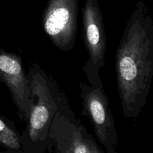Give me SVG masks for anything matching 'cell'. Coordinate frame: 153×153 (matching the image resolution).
<instances>
[{"mask_svg": "<svg viewBox=\"0 0 153 153\" xmlns=\"http://www.w3.org/2000/svg\"><path fill=\"white\" fill-rule=\"evenodd\" d=\"M79 86L82 114L92 123L98 140L106 148L112 147L116 142V131L109 100L104 88L92 87L84 82Z\"/></svg>", "mask_w": 153, "mask_h": 153, "instance_id": "cell-5", "label": "cell"}, {"mask_svg": "<svg viewBox=\"0 0 153 153\" xmlns=\"http://www.w3.org/2000/svg\"><path fill=\"white\" fill-rule=\"evenodd\" d=\"M83 132H84V135H85L86 137V139L87 142H88V146H89L90 147V149H91L92 153H102L100 152V149H99V148L97 146L96 143L94 142L92 137L90 135H88L87 131H86L85 128H84Z\"/></svg>", "mask_w": 153, "mask_h": 153, "instance_id": "cell-8", "label": "cell"}, {"mask_svg": "<svg viewBox=\"0 0 153 153\" xmlns=\"http://www.w3.org/2000/svg\"><path fill=\"white\" fill-rule=\"evenodd\" d=\"M82 13L84 44L88 55L82 71L91 86L103 88L100 71L104 64L106 38L98 0H86Z\"/></svg>", "mask_w": 153, "mask_h": 153, "instance_id": "cell-3", "label": "cell"}, {"mask_svg": "<svg viewBox=\"0 0 153 153\" xmlns=\"http://www.w3.org/2000/svg\"><path fill=\"white\" fill-rule=\"evenodd\" d=\"M0 81L5 84L10 91L17 109L18 117L26 122L31 108V91L22 58L19 55L0 52Z\"/></svg>", "mask_w": 153, "mask_h": 153, "instance_id": "cell-6", "label": "cell"}, {"mask_svg": "<svg viewBox=\"0 0 153 153\" xmlns=\"http://www.w3.org/2000/svg\"><path fill=\"white\" fill-rule=\"evenodd\" d=\"M79 0H48L42 15V27L52 44L64 52L75 45Z\"/></svg>", "mask_w": 153, "mask_h": 153, "instance_id": "cell-4", "label": "cell"}, {"mask_svg": "<svg viewBox=\"0 0 153 153\" xmlns=\"http://www.w3.org/2000/svg\"><path fill=\"white\" fill-rule=\"evenodd\" d=\"M118 93L124 117L136 119L153 78V19L142 0L130 14L116 54Z\"/></svg>", "mask_w": 153, "mask_h": 153, "instance_id": "cell-1", "label": "cell"}, {"mask_svg": "<svg viewBox=\"0 0 153 153\" xmlns=\"http://www.w3.org/2000/svg\"><path fill=\"white\" fill-rule=\"evenodd\" d=\"M0 143L9 149L17 150L21 148V138L15 128L0 118Z\"/></svg>", "mask_w": 153, "mask_h": 153, "instance_id": "cell-7", "label": "cell"}, {"mask_svg": "<svg viewBox=\"0 0 153 153\" xmlns=\"http://www.w3.org/2000/svg\"><path fill=\"white\" fill-rule=\"evenodd\" d=\"M27 76L31 91V108L22 139L34 147L50 138L51 126L64 93L56 81L37 63L32 64Z\"/></svg>", "mask_w": 153, "mask_h": 153, "instance_id": "cell-2", "label": "cell"}]
</instances>
